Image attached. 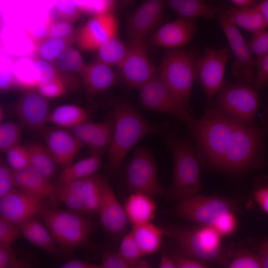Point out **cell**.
<instances>
[{"label":"cell","mask_w":268,"mask_h":268,"mask_svg":"<svg viewBox=\"0 0 268 268\" xmlns=\"http://www.w3.org/2000/svg\"><path fill=\"white\" fill-rule=\"evenodd\" d=\"M15 85L11 69V63L5 67H2L0 71V89L6 90Z\"/></svg>","instance_id":"58"},{"label":"cell","mask_w":268,"mask_h":268,"mask_svg":"<svg viewBox=\"0 0 268 268\" xmlns=\"http://www.w3.org/2000/svg\"><path fill=\"white\" fill-rule=\"evenodd\" d=\"M5 153L6 163L13 170H18L29 165L26 146L18 144L8 150Z\"/></svg>","instance_id":"45"},{"label":"cell","mask_w":268,"mask_h":268,"mask_svg":"<svg viewBox=\"0 0 268 268\" xmlns=\"http://www.w3.org/2000/svg\"><path fill=\"white\" fill-rule=\"evenodd\" d=\"M14 249L11 245L0 244V268H7L13 256Z\"/></svg>","instance_id":"59"},{"label":"cell","mask_w":268,"mask_h":268,"mask_svg":"<svg viewBox=\"0 0 268 268\" xmlns=\"http://www.w3.org/2000/svg\"><path fill=\"white\" fill-rule=\"evenodd\" d=\"M81 76L87 94L93 96L115 85L117 75L109 66L99 60L86 65Z\"/></svg>","instance_id":"23"},{"label":"cell","mask_w":268,"mask_h":268,"mask_svg":"<svg viewBox=\"0 0 268 268\" xmlns=\"http://www.w3.org/2000/svg\"><path fill=\"white\" fill-rule=\"evenodd\" d=\"M48 202L15 188L0 199V216L17 225L39 214Z\"/></svg>","instance_id":"17"},{"label":"cell","mask_w":268,"mask_h":268,"mask_svg":"<svg viewBox=\"0 0 268 268\" xmlns=\"http://www.w3.org/2000/svg\"><path fill=\"white\" fill-rule=\"evenodd\" d=\"M251 197L261 209L268 214V185L256 187L252 192Z\"/></svg>","instance_id":"56"},{"label":"cell","mask_w":268,"mask_h":268,"mask_svg":"<svg viewBox=\"0 0 268 268\" xmlns=\"http://www.w3.org/2000/svg\"><path fill=\"white\" fill-rule=\"evenodd\" d=\"M82 14L92 17L110 13L115 6L112 0H81L75 1Z\"/></svg>","instance_id":"44"},{"label":"cell","mask_w":268,"mask_h":268,"mask_svg":"<svg viewBox=\"0 0 268 268\" xmlns=\"http://www.w3.org/2000/svg\"><path fill=\"white\" fill-rule=\"evenodd\" d=\"M265 131L254 124L236 120L220 169L240 172L262 163Z\"/></svg>","instance_id":"7"},{"label":"cell","mask_w":268,"mask_h":268,"mask_svg":"<svg viewBox=\"0 0 268 268\" xmlns=\"http://www.w3.org/2000/svg\"><path fill=\"white\" fill-rule=\"evenodd\" d=\"M230 57V51L225 47L206 48L198 57L196 80L202 88L208 102L223 84L225 67Z\"/></svg>","instance_id":"13"},{"label":"cell","mask_w":268,"mask_h":268,"mask_svg":"<svg viewBox=\"0 0 268 268\" xmlns=\"http://www.w3.org/2000/svg\"><path fill=\"white\" fill-rule=\"evenodd\" d=\"M20 233L30 243L50 256L59 258V250L50 233L35 217L17 225Z\"/></svg>","instance_id":"25"},{"label":"cell","mask_w":268,"mask_h":268,"mask_svg":"<svg viewBox=\"0 0 268 268\" xmlns=\"http://www.w3.org/2000/svg\"><path fill=\"white\" fill-rule=\"evenodd\" d=\"M153 198L138 193H130L127 198L123 207L132 226L151 222L154 218L157 205Z\"/></svg>","instance_id":"24"},{"label":"cell","mask_w":268,"mask_h":268,"mask_svg":"<svg viewBox=\"0 0 268 268\" xmlns=\"http://www.w3.org/2000/svg\"><path fill=\"white\" fill-rule=\"evenodd\" d=\"M226 11L229 19L233 24L252 34L267 28L263 16L257 5L245 9L232 7L226 8Z\"/></svg>","instance_id":"30"},{"label":"cell","mask_w":268,"mask_h":268,"mask_svg":"<svg viewBox=\"0 0 268 268\" xmlns=\"http://www.w3.org/2000/svg\"><path fill=\"white\" fill-rule=\"evenodd\" d=\"M132 268H153L146 261L139 260L134 263Z\"/></svg>","instance_id":"64"},{"label":"cell","mask_w":268,"mask_h":268,"mask_svg":"<svg viewBox=\"0 0 268 268\" xmlns=\"http://www.w3.org/2000/svg\"><path fill=\"white\" fill-rule=\"evenodd\" d=\"M114 121V134L108 152L107 169L116 171L133 147L142 138L150 134L165 135L160 126L145 119L128 101L122 99L112 103Z\"/></svg>","instance_id":"1"},{"label":"cell","mask_w":268,"mask_h":268,"mask_svg":"<svg viewBox=\"0 0 268 268\" xmlns=\"http://www.w3.org/2000/svg\"><path fill=\"white\" fill-rule=\"evenodd\" d=\"M58 20H64L72 24L80 17L82 12L74 1L59 0L55 3L50 12Z\"/></svg>","instance_id":"41"},{"label":"cell","mask_w":268,"mask_h":268,"mask_svg":"<svg viewBox=\"0 0 268 268\" xmlns=\"http://www.w3.org/2000/svg\"><path fill=\"white\" fill-rule=\"evenodd\" d=\"M247 44L251 53L256 58L268 53V30L265 29L252 34Z\"/></svg>","instance_id":"47"},{"label":"cell","mask_w":268,"mask_h":268,"mask_svg":"<svg viewBox=\"0 0 268 268\" xmlns=\"http://www.w3.org/2000/svg\"><path fill=\"white\" fill-rule=\"evenodd\" d=\"M15 188L29 195L47 200L55 205L57 187L51 180L30 165L13 170Z\"/></svg>","instance_id":"22"},{"label":"cell","mask_w":268,"mask_h":268,"mask_svg":"<svg viewBox=\"0 0 268 268\" xmlns=\"http://www.w3.org/2000/svg\"><path fill=\"white\" fill-rule=\"evenodd\" d=\"M234 7L238 8H250L256 6L259 1L255 0H231Z\"/></svg>","instance_id":"61"},{"label":"cell","mask_w":268,"mask_h":268,"mask_svg":"<svg viewBox=\"0 0 268 268\" xmlns=\"http://www.w3.org/2000/svg\"><path fill=\"white\" fill-rule=\"evenodd\" d=\"M198 56L182 48L169 49L164 54L157 75L188 109L196 80Z\"/></svg>","instance_id":"8"},{"label":"cell","mask_w":268,"mask_h":268,"mask_svg":"<svg viewBox=\"0 0 268 268\" xmlns=\"http://www.w3.org/2000/svg\"><path fill=\"white\" fill-rule=\"evenodd\" d=\"M11 69L15 85L28 90L39 86V76L34 56L16 58L11 62Z\"/></svg>","instance_id":"27"},{"label":"cell","mask_w":268,"mask_h":268,"mask_svg":"<svg viewBox=\"0 0 268 268\" xmlns=\"http://www.w3.org/2000/svg\"><path fill=\"white\" fill-rule=\"evenodd\" d=\"M55 62L58 70L65 72H78L81 74L86 66L80 52L71 46Z\"/></svg>","instance_id":"38"},{"label":"cell","mask_w":268,"mask_h":268,"mask_svg":"<svg viewBox=\"0 0 268 268\" xmlns=\"http://www.w3.org/2000/svg\"><path fill=\"white\" fill-rule=\"evenodd\" d=\"M131 232L143 256L159 250L164 233L160 227L151 222L132 226Z\"/></svg>","instance_id":"28"},{"label":"cell","mask_w":268,"mask_h":268,"mask_svg":"<svg viewBox=\"0 0 268 268\" xmlns=\"http://www.w3.org/2000/svg\"><path fill=\"white\" fill-rule=\"evenodd\" d=\"M256 59V74L254 84L256 89H260L268 82V53Z\"/></svg>","instance_id":"53"},{"label":"cell","mask_w":268,"mask_h":268,"mask_svg":"<svg viewBox=\"0 0 268 268\" xmlns=\"http://www.w3.org/2000/svg\"><path fill=\"white\" fill-rule=\"evenodd\" d=\"M261 12L267 28L268 27V0H261L257 5Z\"/></svg>","instance_id":"62"},{"label":"cell","mask_w":268,"mask_h":268,"mask_svg":"<svg viewBox=\"0 0 268 268\" xmlns=\"http://www.w3.org/2000/svg\"><path fill=\"white\" fill-rule=\"evenodd\" d=\"M59 268H101L100 265L91 264L75 259L69 260Z\"/></svg>","instance_id":"60"},{"label":"cell","mask_w":268,"mask_h":268,"mask_svg":"<svg viewBox=\"0 0 268 268\" xmlns=\"http://www.w3.org/2000/svg\"><path fill=\"white\" fill-rule=\"evenodd\" d=\"M74 28L71 23L61 20L54 19L48 15L45 37L73 39Z\"/></svg>","instance_id":"42"},{"label":"cell","mask_w":268,"mask_h":268,"mask_svg":"<svg viewBox=\"0 0 268 268\" xmlns=\"http://www.w3.org/2000/svg\"><path fill=\"white\" fill-rule=\"evenodd\" d=\"M46 148L57 165L64 168L71 164L83 146L71 131L53 129L45 134Z\"/></svg>","instance_id":"20"},{"label":"cell","mask_w":268,"mask_h":268,"mask_svg":"<svg viewBox=\"0 0 268 268\" xmlns=\"http://www.w3.org/2000/svg\"><path fill=\"white\" fill-rule=\"evenodd\" d=\"M118 22L111 13L92 17L78 31L76 42L85 51H96L109 39L118 35Z\"/></svg>","instance_id":"16"},{"label":"cell","mask_w":268,"mask_h":268,"mask_svg":"<svg viewBox=\"0 0 268 268\" xmlns=\"http://www.w3.org/2000/svg\"><path fill=\"white\" fill-rule=\"evenodd\" d=\"M125 178L130 193H141L152 198L164 194L153 155L147 147L140 146L135 150L127 165Z\"/></svg>","instance_id":"11"},{"label":"cell","mask_w":268,"mask_h":268,"mask_svg":"<svg viewBox=\"0 0 268 268\" xmlns=\"http://www.w3.org/2000/svg\"><path fill=\"white\" fill-rule=\"evenodd\" d=\"M253 246L260 258L262 268H268V238L253 242Z\"/></svg>","instance_id":"57"},{"label":"cell","mask_w":268,"mask_h":268,"mask_svg":"<svg viewBox=\"0 0 268 268\" xmlns=\"http://www.w3.org/2000/svg\"><path fill=\"white\" fill-rule=\"evenodd\" d=\"M159 268H176V266L169 254H165L162 256Z\"/></svg>","instance_id":"63"},{"label":"cell","mask_w":268,"mask_h":268,"mask_svg":"<svg viewBox=\"0 0 268 268\" xmlns=\"http://www.w3.org/2000/svg\"><path fill=\"white\" fill-rule=\"evenodd\" d=\"M118 252L122 258L131 265L143 257L131 231L123 236Z\"/></svg>","instance_id":"43"},{"label":"cell","mask_w":268,"mask_h":268,"mask_svg":"<svg viewBox=\"0 0 268 268\" xmlns=\"http://www.w3.org/2000/svg\"><path fill=\"white\" fill-rule=\"evenodd\" d=\"M23 126L12 122H3L0 125V150L6 152L19 144Z\"/></svg>","instance_id":"39"},{"label":"cell","mask_w":268,"mask_h":268,"mask_svg":"<svg viewBox=\"0 0 268 268\" xmlns=\"http://www.w3.org/2000/svg\"><path fill=\"white\" fill-rule=\"evenodd\" d=\"M260 105L257 89L236 82L223 84L217 93L214 108L239 121L254 124Z\"/></svg>","instance_id":"9"},{"label":"cell","mask_w":268,"mask_h":268,"mask_svg":"<svg viewBox=\"0 0 268 268\" xmlns=\"http://www.w3.org/2000/svg\"><path fill=\"white\" fill-rule=\"evenodd\" d=\"M37 89V91L46 99L59 98L67 92L66 83L60 75L40 84Z\"/></svg>","instance_id":"46"},{"label":"cell","mask_w":268,"mask_h":268,"mask_svg":"<svg viewBox=\"0 0 268 268\" xmlns=\"http://www.w3.org/2000/svg\"><path fill=\"white\" fill-rule=\"evenodd\" d=\"M216 16L235 56L231 72L236 82L252 85L256 74V59L251 53L238 27L229 19L226 8L222 5L215 9Z\"/></svg>","instance_id":"10"},{"label":"cell","mask_w":268,"mask_h":268,"mask_svg":"<svg viewBox=\"0 0 268 268\" xmlns=\"http://www.w3.org/2000/svg\"><path fill=\"white\" fill-rule=\"evenodd\" d=\"M165 2L148 0L143 2L130 15L127 25L131 39L145 38L160 22L164 15Z\"/></svg>","instance_id":"19"},{"label":"cell","mask_w":268,"mask_h":268,"mask_svg":"<svg viewBox=\"0 0 268 268\" xmlns=\"http://www.w3.org/2000/svg\"><path fill=\"white\" fill-rule=\"evenodd\" d=\"M237 210L236 203L230 199L197 194L178 201L171 212L195 225L212 228L224 238L237 230Z\"/></svg>","instance_id":"2"},{"label":"cell","mask_w":268,"mask_h":268,"mask_svg":"<svg viewBox=\"0 0 268 268\" xmlns=\"http://www.w3.org/2000/svg\"><path fill=\"white\" fill-rule=\"evenodd\" d=\"M166 5L174 10L178 18L193 21L198 18L215 19L216 13L205 2L201 0H169Z\"/></svg>","instance_id":"29"},{"label":"cell","mask_w":268,"mask_h":268,"mask_svg":"<svg viewBox=\"0 0 268 268\" xmlns=\"http://www.w3.org/2000/svg\"><path fill=\"white\" fill-rule=\"evenodd\" d=\"M39 76V85L60 75L58 70L51 63L34 56Z\"/></svg>","instance_id":"54"},{"label":"cell","mask_w":268,"mask_h":268,"mask_svg":"<svg viewBox=\"0 0 268 268\" xmlns=\"http://www.w3.org/2000/svg\"><path fill=\"white\" fill-rule=\"evenodd\" d=\"M173 158L172 182L164 194L178 201L198 194L201 188L200 161L190 142L183 138L165 134Z\"/></svg>","instance_id":"6"},{"label":"cell","mask_w":268,"mask_h":268,"mask_svg":"<svg viewBox=\"0 0 268 268\" xmlns=\"http://www.w3.org/2000/svg\"><path fill=\"white\" fill-rule=\"evenodd\" d=\"M160 227L182 254L203 263H215L225 268L227 266L229 255L222 246L223 237L213 229L195 224H164Z\"/></svg>","instance_id":"5"},{"label":"cell","mask_w":268,"mask_h":268,"mask_svg":"<svg viewBox=\"0 0 268 268\" xmlns=\"http://www.w3.org/2000/svg\"><path fill=\"white\" fill-rule=\"evenodd\" d=\"M15 188L13 170L1 160L0 164V199Z\"/></svg>","instance_id":"51"},{"label":"cell","mask_w":268,"mask_h":268,"mask_svg":"<svg viewBox=\"0 0 268 268\" xmlns=\"http://www.w3.org/2000/svg\"><path fill=\"white\" fill-rule=\"evenodd\" d=\"M88 114L83 108L73 104L59 106L51 112L48 122L60 128L72 129L88 121Z\"/></svg>","instance_id":"31"},{"label":"cell","mask_w":268,"mask_h":268,"mask_svg":"<svg viewBox=\"0 0 268 268\" xmlns=\"http://www.w3.org/2000/svg\"><path fill=\"white\" fill-rule=\"evenodd\" d=\"M39 215L58 246L59 258L68 259L76 250L93 248L90 237L96 223L73 211L58 208L50 201Z\"/></svg>","instance_id":"3"},{"label":"cell","mask_w":268,"mask_h":268,"mask_svg":"<svg viewBox=\"0 0 268 268\" xmlns=\"http://www.w3.org/2000/svg\"><path fill=\"white\" fill-rule=\"evenodd\" d=\"M169 255L176 268H211L206 263L188 257L177 249L172 250Z\"/></svg>","instance_id":"52"},{"label":"cell","mask_w":268,"mask_h":268,"mask_svg":"<svg viewBox=\"0 0 268 268\" xmlns=\"http://www.w3.org/2000/svg\"><path fill=\"white\" fill-rule=\"evenodd\" d=\"M197 29L193 21L178 18L161 26L152 35L151 42L169 49L182 48L193 38Z\"/></svg>","instance_id":"21"},{"label":"cell","mask_w":268,"mask_h":268,"mask_svg":"<svg viewBox=\"0 0 268 268\" xmlns=\"http://www.w3.org/2000/svg\"><path fill=\"white\" fill-rule=\"evenodd\" d=\"M26 146L29 165L51 180L56 174L57 164L46 147L37 142H31Z\"/></svg>","instance_id":"32"},{"label":"cell","mask_w":268,"mask_h":268,"mask_svg":"<svg viewBox=\"0 0 268 268\" xmlns=\"http://www.w3.org/2000/svg\"><path fill=\"white\" fill-rule=\"evenodd\" d=\"M118 67L121 77L132 88L138 89L156 74L144 38L131 39L127 54Z\"/></svg>","instance_id":"14"},{"label":"cell","mask_w":268,"mask_h":268,"mask_svg":"<svg viewBox=\"0 0 268 268\" xmlns=\"http://www.w3.org/2000/svg\"><path fill=\"white\" fill-rule=\"evenodd\" d=\"M101 156L90 154L85 158L63 168L54 183L59 187L67 182L83 180L96 174L102 165Z\"/></svg>","instance_id":"26"},{"label":"cell","mask_w":268,"mask_h":268,"mask_svg":"<svg viewBox=\"0 0 268 268\" xmlns=\"http://www.w3.org/2000/svg\"><path fill=\"white\" fill-rule=\"evenodd\" d=\"M7 268H39V263L33 254L16 249L14 250L12 259Z\"/></svg>","instance_id":"48"},{"label":"cell","mask_w":268,"mask_h":268,"mask_svg":"<svg viewBox=\"0 0 268 268\" xmlns=\"http://www.w3.org/2000/svg\"><path fill=\"white\" fill-rule=\"evenodd\" d=\"M95 124L96 122L88 121L72 128L70 131L83 146L87 147Z\"/></svg>","instance_id":"55"},{"label":"cell","mask_w":268,"mask_h":268,"mask_svg":"<svg viewBox=\"0 0 268 268\" xmlns=\"http://www.w3.org/2000/svg\"><path fill=\"white\" fill-rule=\"evenodd\" d=\"M57 188L56 200L63 202L70 210L83 211V180L70 181Z\"/></svg>","instance_id":"34"},{"label":"cell","mask_w":268,"mask_h":268,"mask_svg":"<svg viewBox=\"0 0 268 268\" xmlns=\"http://www.w3.org/2000/svg\"><path fill=\"white\" fill-rule=\"evenodd\" d=\"M100 178L95 174L83 179V212L98 214L102 196Z\"/></svg>","instance_id":"36"},{"label":"cell","mask_w":268,"mask_h":268,"mask_svg":"<svg viewBox=\"0 0 268 268\" xmlns=\"http://www.w3.org/2000/svg\"><path fill=\"white\" fill-rule=\"evenodd\" d=\"M138 90L139 102L144 108L171 115L189 128L194 123L188 109L156 74Z\"/></svg>","instance_id":"12"},{"label":"cell","mask_w":268,"mask_h":268,"mask_svg":"<svg viewBox=\"0 0 268 268\" xmlns=\"http://www.w3.org/2000/svg\"><path fill=\"white\" fill-rule=\"evenodd\" d=\"M73 39H61L44 37L34 46V51L37 57L52 63L69 47Z\"/></svg>","instance_id":"35"},{"label":"cell","mask_w":268,"mask_h":268,"mask_svg":"<svg viewBox=\"0 0 268 268\" xmlns=\"http://www.w3.org/2000/svg\"><path fill=\"white\" fill-rule=\"evenodd\" d=\"M114 129L113 116L103 121L96 122L87 146L90 154L101 156L106 151L108 152L113 140Z\"/></svg>","instance_id":"33"},{"label":"cell","mask_w":268,"mask_h":268,"mask_svg":"<svg viewBox=\"0 0 268 268\" xmlns=\"http://www.w3.org/2000/svg\"><path fill=\"white\" fill-rule=\"evenodd\" d=\"M235 119L215 108L208 110L189 129L200 161L209 167L221 169Z\"/></svg>","instance_id":"4"},{"label":"cell","mask_w":268,"mask_h":268,"mask_svg":"<svg viewBox=\"0 0 268 268\" xmlns=\"http://www.w3.org/2000/svg\"><path fill=\"white\" fill-rule=\"evenodd\" d=\"M225 268H262V266L256 252L240 248L232 253Z\"/></svg>","instance_id":"40"},{"label":"cell","mask_w":268,"mask_h":268,"mask_svg":"<svg viewBox=\"0 0 268 268\" xmlns=\"http://www.w3.org/2000/svg\"><path fill=\"white\" fill-rule=\"evenodd\" d=\"M102 201L98 214L100 223L110 235L119 238L126 234L128 219L107 180L101 176Z\"/></svg>","instance_id":"15"},{"label":"cell","mask_w":268,"mask_h":268,"mask_svg":"<svg viewBox=\"0 0 268 268\" xmlns=\"http://www.w3.org/2000/svg\"><path fill=\"white\" fill-rule=\"evenodd\" d=\"M128 50V46L118 35L104 42L96 50L98 60L109 66L117 65L122 62Z\"/></svg>","instance_id":"37"},{"label":"cell","mask_w":268,"mask_h":268,"mask_svg":"<svg viewBox=\"0 0 268 268\" xmlns=\"http://www.w3.org/2000/svg\"><path fill=\"white\" fill-rule=\"evenodd\" d=\"M15 115L24 126L41 129L48 122L50 114L46 98L37 91L27 90L15 105Z\"/></svg>","instance_id":"18"},{"label":"cell","mask_w":268,"mask_h":268,"mask_svg":"<svg viewBox=\"0 0 268 268\" xmlns=\"http://www.w3.org/2000/svg\"><path fill=\"white\" fill-rule=\"evenodd\" d=\"M101 258V268H132L133 265L122 258L118 252L110 248L102 250Z\"/></svg>","instance_id":"49"},{"label":"cell","mask_w":268,"mask_h":268,"mask_svg":"<svg viewBox=\"0 0 268 268\" xmlns=\"http://www.w3.org/2000/svg\"><path fill=\"white\" fill-rule=\"evenodd\" d=\"M20 234L16 225L0 216V244L11 245Z\"/></svg>","instance_id":"50"}]
</instances>
